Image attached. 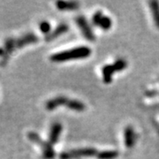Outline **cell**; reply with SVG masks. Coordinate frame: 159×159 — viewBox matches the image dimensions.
I'll return each mask as SVG.
<instances>
[{
    "mask_svg": "<svg viewBox=\"0 0 159 159\" xmlns=\"http://www.w3.org/2000/svg\"><path fill=\"white\" fill-rule=\"evenodd\" d=\"M28 138L29 141L35 143L42 148L43 152V159H52L55 157V152L51 147V144L50 142H46L42 140V138L34 132H29L28 134Z\"/></svg>",
    "mask_w": 159,
    "mask_h": 159,
    "instance_id": "cell-2",
    "label": "cell"
},
{
    "mask_svg": "<svg viewBox=\"0 0 159 159\" xmlns=\"http://www.w3.org/2000/svg\"><path fill=\"white\" fill-rule=\"evenodd\" d=\"M4 50H5V56L2 57L1 61H0V66H6V64L9 59V57L13 51L16 50V39L15 38H7L5 41V44H4Z\"/></svg>",
    "mask_w": 159,
    "mask_h": 159,
    "instance_id": "cell-4",
    "label": "cell"
},
{
    "mask_svg": "<svg viewBox=\"0 0 159 159\" xmlns=\"http://www.w3.org/2000/svg\"><path fill=\"white\" fill-rule=\"evenodd\" d=\"M68 100V98H66V97H62V96L52 98V99L46 102L45 109L48 111H53V110L57 109V107H59L61 105H66Z\"/></svg>",
    "mask_w": 159,
    "mask_h": 159,
    "instance_id": "cell-7",
    "label": "cell"
},
{
    "mask_svg": "<svg viewBox=\"0 0 159 159\" xmlns=\"http://www.w3.org/2000/svg\"><path fill=\"white\" fill-rule=\"evenodd\" d=\"M103 16V13L102 11H98L97 12H95V14L93 15V18H92V21H93V24L96 25V26H98V24L100 22L101 19Z\"/></svg>",
    "mask_w": 159,
    "mask_h": 159,
    "instance_id": "cell-19",
    "label": "cell"
},
{
    "mask_svg": "<svg viewBox=\"0 0 159 159\" xmlns=\"http://www.w3.org/2000/svg\"><path fill=\"white\" fill-rule=\"evenodd\" d=\"M124 142L126 148H132L135 143V133L130 125L126 126L124 131Z\"/></svg>",
    "mask_w": 159,
    "mask_h": 159,
    "instance_id": "cell-9",
    "label": "cell"
},
{
    "mask_svg": "<svg viewBox=\"0 0 159 159\" xmlns=\"http://www.w3.org/2000/svg\"><path fill=\"white\" fill-rule=\"evenodd\" d=\"M114 73H115V70H114L112 65H106V66H104L102 68L103 82L106 83V84L111 83V80H112V76H113Z\"/></svg>",
    "mask_w": 159,
    "mask_h": 159,
    "instance_id": "cell-12",
    "label": "cell"
},
{
    "mask_svg": "<svg viewBox=\"0 0 159 159\" xmlns=\"http://www.w3.org/2000/svg\"><path fill=\"white\" fill-rule=\"evenodd\" d=\"M111 26H112V20H111V19L108 17V16L103 15L97 27H99L101 29L106 31V30H109V29H111Z\"/></svg>",
    "mask_w": 159,
    "mask_h": 159,
    "instance_id": "cell-16",
    "label": "cell"
},
{
    "mask_svg": "<svg viewBox=\"0 0 159 159\" xmlns=\"http://www.w3.org/2000/svg\"><path fill=\"white\" fill-rule=\"evenodd\" d=\"M97 156V151L95 148H86L71 150L69 152H65L60 155L61 159H74L80 158V157H94Z\"/></svg>",
    "mask_w": 159,
    "mask_h": 159,
    "instance_id": "cell-3",
    "label": "cell"
},
{
    "mask_svg": "<svg viewBox=\"0 0 159 159\" xmlns=\"http://www.w3.org/2000/svg\"><path fill=\"white\" fill-rule=\"evenodd\" d=\"M66 106L70 110H73L75 111H83L86 109L85 104L82 102L78 101V100H70L69 99Z\"/></svg>",
    "mask_w": 159,
    "mask_h": 159,
    "instance_id": "cell-14",
    "label": "cell"
},
{
    "mask_svg": "<svg viewBox=\"0 0 159 159\" xmlns=\"http://www.w3.org/2000/svg\"><path fill=\"white\" fill-rule=\"evenodd\" d=\"M119 153L115 150H105L97 153V158L98 159H115L118 157Z\"/></svg>",
    "mask_w": 159,
    "mask_h": 159,
    "instance_id": "cell-15",
    "label": "cell"
},
{
    "mask_svg": "<svg viewBox=\"0 0 159 159\" xmlns=\"http://www.w3.org/2000/svg\"><path fill=\"white\" fill-rule=\"evenodd\" d=\"M38 42V37L33 33H28L16 39V49H21L25 46Z\"/></svg>",
    "mask_w": 159,
    "mask_h": 159,
    "instance_id": "cell-6",
    "label": "cell"
},
{
    "mask_svg": "<svg viewBox=\"0 0 159 159\" xmlns=\"http://www.w3.org/2000/svg\"><path fill=\"white\" fill-rule=\"evenodd\" d=\"M148 5L153 16L154 23L156 27L159 29V3L157 1H151L148 3Z\"/></svg>",
    "mask_w": 159,
    "mask_h": 159,
    "instance_id": "cell-13",
    "label": "cell"
},
{
    "mask_svg": "<svg viewBox=\"0 0 159 159\" xmlns=\"http://www.w3.org/2000/svg\"><path fill=\"white\" fill-rule=\"evenodd\" d=\"M91 49L87 46H80L70 51H65L57 52L51 55L50 59L52 62H65L74 59H83L91 55Z\"/></svg>",
    "mask_w": 159,
    "mask_h": 159,
    "instance_id": "cell-1",
    "label": "cell"
},
{
    "mask_svg": "<svg viewBox=\"0 0 159 159\" xmlns=\"http://www.w3.org/2000/svg\"><path fill=\"white\" fill-rule=\"evenodd\" d=\"M57 8L60 11H73L77 10L80 7V4L78 2L74 1H57L56 3Z\"/></svg>",
    "mask_w": 159,
    "mask_h": 159,
    "instance_id": "cell-11",
    "label": "cell"
},
{
    "mask_svg": "<svg viewBox=\"0 0 159 159\" xmlns=\"http://www.w3.org/2000/svg\"><path fill=\"white\" fill-rule=\"evenodd\" d=\"M62 132V125L58 122L54 123L51 125L50 135H49V142L51 144H56L58 141V138Z\"/></svg>",
    "mask_w": 159,
    "mask_h": 159,
    "instance_id": "cell-8",
    "label": "cell"
},
{
    "mask_svg": "<svg viewBox=\"0 0 159 159\" xmlns=\"http://www.w3.org/2000/svg\"><path fill=\"white\" fill-rule=\"evenodd\" d=\"M67 31H68V26L65 23H62V24L58 25L51 33H50L48 35H46L45 40L47 42H51L52 40L56 39L58 36H60L61 34H65Z\"/></svg>",
    "mask_w": 159,
    "mask_h": 159,
    "instance_id": "cell-10",
    "label": "cell"
},
{
    "mask_svg": "<svg viewBox=\"0 0 159 159\" xmlns=\"http://www.w3.org/2000/svg\"><path fill=\"white\" fill-rule=\"evenodd\" d=\"M39 29L43 34H47L51 32V24L48 22V21L43 20V21H42V22L39 24Z\"/></svg>",
    "mask_w": 159,
    "mask_h": 159,
    "instance_id": "cell-18",
    "label": "cell"
},
{
    "mask_svg": "<svg viewBox=\"0 0 159 159\" xmlns=\"http://www.w3.org/2000/svg\"><path fill=\"white\" fill-rule=\"evenodd\" d=\"M112 66H113L115 72H120V71H122V70H124V69L126 68V66H127V62L125 61V59L119 58V59H118L117 61H115V62L112 64Z\"/></svg>",
    "mask_w": 159,
    "mask_h": 159,
    "instance_id": "cell-17",
    "label": "cell"
},
{
    "mask_svg": "<svg viewBox=\"0 0 159 159\" xmlns=\"http://www.w3.org/2000/svg\"><path fill=\"white\" fill-rule=\"evenodd\" d=\"M76 23L78 25V27L80 29V31L82 32V34L84 35L86 39L89 40V41H94L95 40V35L90 29V26L89 25L88 21L86 20V19L83 16H79L76 19Z\"/></svg>",
    "mask_w": 159,
    "mask_h": 159,
    "instance_id": "cell-5",
    "label": "cell"
}]
</instances>
